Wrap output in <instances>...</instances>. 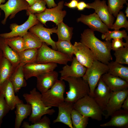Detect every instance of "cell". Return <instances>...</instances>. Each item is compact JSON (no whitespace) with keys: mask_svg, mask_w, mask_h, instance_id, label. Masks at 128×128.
<instances>
[{"mask_svg":"<svg viewBox=\"0 0 128 128\" xmlns=\"http://www.w3.org/2000/svg\"><path fill=\"white\" fill-rule=\"evenodd\" d=\"M3 56V55L2 52L1 50L0 49V61Z\"/></svg>","mask_w":128,"mask_h":128,"instance_id":"obj_50","label":"cell"},{"mask_svg":"<svg viewBox=\"0 0 128 128\" xmlns=\"http://www.w3.org/2000/svg\"><path fill=\"white\" fill-rule=\"evenodd\" d=\"M43 24L40 22L31 27L28 31L35 34L43 42L45 43L48 46H51L53 49L57 50L55 42L51 37V34L56 33L57 27L47 28L44 27Z\"/></svg>","mask_w":128,"mask_h":128,"instance_id":"obj_15","label":"cell"},{"mask_svg":"<svg viewBox=\"0 0 128 128\" xmlns=\"http://www.w3.org/2000/svg\"><path fill=\"white\" fill-rule=\"evenodd\" d=\"M77 22H81L88 26L94 31L99 32L102 34L108 31V27L101 20L95 12L89 15L81 14L80 16L77 19Z\"/></svg>","mask_w":128,"mask_h":128,"instance_id":"obj_17","label":"cell"},{"mask_svg":"<svg viewBox=\"0 0 128 128\" xmlns=\"http://www.w3.org/2000/svg\"><path fill=\"white\" fill-rule=\"evenodd\" d=\"M11 110L3 96L0 93V128L1 127L4 117Z\"/></svg>","mask_w":128,"mask_h":128,"instance_id":"obj_41","label":"cell"},{"mask_svg":"<svg viewBox=\"0 0 128 128\" xmlns=\"http://www.w3.org/2000/svg\"><path fill=\"white\" fill-rule=\"evenodd\" d=\"M46 3L44 0H39L28 7L26 10V14L29 16L31 14H40L46 9Z\"/></svg>","mask_w":128,"mask_h":128,"instance_id":"obj_38","label":"cell"},{"mask_svg":"<svg viewBox=\"0 0 128 128\" xmlns=\"http://www.w3.org/2000/svg\"><path fill=\"white\" fill-rule=\"evenodd\" d=\"M89 9H92L98 15L102 21L110 29L113 24L114 17L110 13L105 0H95L91 3H88Z\"/></svg>","mask_w":128,"mask_h":128,"instance_id":"obj_13","label":"cell"},{"mask_svg":"<svg viewBox=\"0 0 128 128\" xmlns=\"http://www.w3.org/2000/svg\"><path fill=\"white\" fill-rule=\"evenodd\" d=\"M72 58L57 50L50 48L45 43L43 42L38 49L36 63H54L66 65Z\"/></svg>","mask_w":128,"mask_h":128,"instance_id":"obj_5","label":"cell"},{"mask_svg":"<svg viewBox=\"0 0 128 128\" xmlns=\"http://www.w3.org/2000/svg\"><path fill=\"white\" fill-rule=\"evenodd\" d=\"M113 92L101 78L94 91L93 97L103 112L105 110Z\"/></svg>","mask_w":128,"mask_h":128,"instance_id":"obj_14","label":"cell"},{"mask_svg":"<svg viewBox=\"0 0 128 128\" xmlns=\"http://www.w3.org/2000/svg\"><path fill=\"white\" fill-rule=\"evenodd\" d=\"M0 49L3 56L8 59L13 65L16 67L20 63L18 54L14 50L5 42L4 38L0 37Z\"/></svg>","mask_w":128,"mask_h":128,"instance_id":"obj_26","label":"cell"},{"mask_svg":"<svg viewBox=\"0 0 128 128\" xmlns=\"http://www.w3.org/2000/svg\"><path fill=\"white\" fill-rule=\"evenodd\" d=\"M44 0L46 2L49 9L54 7L57 5L55 2L54 0Z\"/></svg>","mask_w":128,"mask_h":128,"instance_id":"obj_45","label":"cell"},{"mask_svg":"<svg viewBox=\"0 0 128 128\" xmlns=\"http://www.w3.org/2000/svg\"><path fill=\"white\" fill-rule=\"evenodd\" d=\"M74 103L64 101L58 106V113L56 118L53 123H62L70 128H73L71 119V114L74 109Z\"/></svg>","mask_w":128,"mask_h":128,"instance_id":"obj_21","label":"cell"},{"mask_svg":"<svg viewBox=\"0 0 128 128\" xmlns=\"http://www.w3.org/2000/svg\"><path fill=\"white\" fill-rule=\"evenodd\" d=\"M23 96L27 102L30 104L32 108V112L28 119L32 123L40 119L43 115L48 114H53L55 112L51 107L46 106L41 99V93L37 91L34 88L30 91L29 94H23Z\"/></svg>","mask_w":128,"mask_h":128,"instance_id":"obj_2","label":"cell"},{"mask_svg":"<svg viewBox=\"0 0 128 128\" xmlns=\"http://www.w3.org/2000/svg\"><path fill=\"white\" fill-rule=\"evenodd\" d=\"M58 73L54 70L46 72L37 76V87L41 93L50 88L58 80Z\"/></svg>","mask_w":128,"mask_h":128,"instance_id":"obj_18","label":"cell"},{"mask_svg":"<svg viewBox=\"0 0 128 128\" xmlns=\"http://www.w3.org/2000/svg\"><path fill=\"white\" fill-rule=\"evenodd\" d=\"M116 17V20L110 29L119 30L120 28L123 27L128 29V21L123 12L121 11H119Z\"/></svg>","mask_w":128,"mask_h":128,"instance_id":"obj_40","label":"cell"},{"mask_svg":"<svg viewBox=\"0 0 128 128\" xmlns=\"http://www.w3.org/2000/svg\"><path fill=\"white\" fill-rule=\"evenodd\" d=\"M101 78L113 92L128 89V82L119 77L106 73L102 75Z\"/></svg>","mask_w":128,"mask_h":128,"instance_id":"obj_23","label":"cell"},{"mask_svg":"<svg viewBox=\"0 0 128 128\" xmlns=\"http://www.w3.org/2000/svg\"><path fill=\"white\" fill-rule=\"evenodd\" d=\"M72 62L71 65H65L59 72L61 77H82L84 75L87 68L80 63L75 57H73Z\"/></svg>","mask_w":128,"mask_h":128,"instance_id":"obj_20","label":"cell"},{"mask_svg":"<svg viewBox=\"0 0 128 128\" xmlns=\"http://www.w3.org/2000/svg\"><path fill=\"white\" fill-rule=\"evenodd\" d=\"M89 6L88 3H86L84 2L81 1L78 2L77 8L79 11H82L85 8L89 9Z\"/></svg>","mask_w":128,"mask_h":128,"instance_id":"obj_44","label":"cell"},{"mask_svg":"<svg viewBox=\"0 0 128 128\" xmlns=\"http://www.w3.org/2000/svg\"><path fill=\"white\" fill-rule=\"evenodd\" d=\"M71 119L73 128H85L88 124L89 118L74 109L72 112Z\"/></svg>","mask_w":128,"mask_h":128,"instance_id":"obj_32","label":"cell"},{"mask_svg":"<svg viewBox=\"0 0 128 128\" xmlns=\"http://www.w3.org/2000/svg\"><path fill=\"white\" fill-rule=\"evenodd\" d=\"M5 42L18 53L24 50L23 37L18 36L4 38Z\"/></svg>","mask_w":128,"mask_h":128,"instance_id":"obj_34","label":"cell"},{"mask_svg":"<svg viewBox=\"0 0 128 128\" xmlns=\"http://www.w3.org/2000/svg\"><path fill=\"white\" fill-rule=\"evenodd\" d=\"M65 87L64 80L60 78L50 88L41 93V99L45 104L47 106L58 107L64 101Z\"/></svg>","mask_w":128,"mask_h":128,"instance_id":"obj_7","label":"cell"},{"mask_svg":"<svg viewBox=\"0 0 128 128\" xmlns=\"http://www.w3.org/2000/svg\"><path fill=\"white\" fill-rule=\"evenodd\" d=\"M50 123L49 118L45 115L32 124L30 125L28 122L24 121L22 127L24 128H50Z\"/></svg>","mask_w":128,"mask_h":128,"instance_id":"obj_36","label":"cell"},{"mask_svg":"<svg viewBox=\"0 0 128 128\" xmlns=\"http://www.w3.org/2000/svg\"><path fill=\"white\" fill-rule=\"evenodd\" d=\"M40 22L35 14H31L26 21L21 25H19L15 23L11 24L9 27L11 31L8 33L0 34V37L4 38L18 36L23 37L30 28Z\"/></svg>","mask_w":128,"mask_h":128,"instance_id":"obj_9","label":"cell"},{"mask_svg":"<svg viewBox=\"0 0 128 128\" xmlns=\"http://www.w3.org/2000/svg\"><path fill=\"white\" fill-rule=\"evenodd\" d=\"M69 83V90L64 101L74 103L84 97L90 95L89 87L87 82L82 77H60Z\"/></svg>","mask_w":128,"mask_h":128,"instance_id":"obj_3","label":"cell"},{"mask_svg":"<svg viewBox=\"0 0 128 128\" xmlns=\"http://www.w3.org/2000/svg\"><path fill=\"white\" fill-rule=\"evenodd\" d=\"M125 39V43L123 41V38L113 39L111 43L112 50L114 51L121 47L128 46V38Z\"/></svg>","mask_w":128,"mask_h":128,"instance_id":"obj_42","label":"cell"},{"mask_svg":"<svg viewBox=\"0 0 128 128\" xmlns=\"http://www.w3.org/2000/svg\"><path fill=\"white\" fill-rule=\"evenodd\" d=\"M57 67L56 63H34L24 65L23 70L25 78L27 80L32 77H37L43 73L54 70Z\"/></svg>","mask_w":128,"mask_h":128,"instance_id":"obj_11","label":"cell"},{"mask_svg":"<svg viewBox=\"0 0 128 128\" xmlns=\"http://www.w3.org/2000/svg\"><path fill=\"white\" fill-rule=\"evenodd\" d=\"M73 45V55L77 60L86 68L90 67L97 60L91 50L81 42H75Z\"/></svg>","mask_w":128,"mask_h":128,"instance_id":"obj_12","label":"cell"},{"mask_svg":"<svg viewBox=\"0 0 128 128\" xmlns=\"http://www.w3.org/2000/svg\"><path fill=\"white\" fill-rule=\"evenodd\" d=\"M28 3L29 6H31L33 5L37 1L39 0H25Z\"/></svg>","mask_w":128,"mask_h":128,"instance_id":"obj_47","label":"cell"},{"mask_svg":"<svg viewBox=\"0 0 128 128\" xmlns=\"http://www.w3.org/2000/svg\"><path fill=\"white\" fill-rule=\"evenodd\" d=\"M5 0H0V17L1 15V13L0 12V6L2 3H4L5 1Z\"/></svg>","mask_w":128,"mask_h":128,"instance_id":"obj_49","label":"cell"},{"mask_svg":"<svg viewBox=\"0 0 128 128\" xmlns=\"http://www.w3.org/2000/svg\"><path fill=\"white\" fill-rule=\"evenodd\" d=\"M79 0H71L68 3L65 2L64 5L71 9H74L77 8Z\"/></svg>","mask_w":128,"mask_h":128,"instance_id":"obj_43","label":"cell"},{"mask_svg":"<svg viewBox=\"0 0 128 128\" xmlns=\"http://www.w3.org/2000/svg\"><path fill=\"white\" fill-rule=\"evenodd\" d=\"M57 50L72 58L73 55V45L70 41L58 40L55 42Z\"/></svg>","mask_w":128,"mask_h":128,"instance_id":"obj_33","label":"cell"},{"mask_svg":"<svg viewBox=\"0 0 128 128\" xmlns=\"http://www.w3.org/2000/svg\"><path fill=\"white\" fill-rule=\"evenodd\" d=\"M122 108L124 110L128 111V96L123 102L122 106Z\"/></svg>","mask_w":128,"mask_h":128,"instance_id":"obj_46","label":"cell"},{"mask_svg":"<svg viewBox=\"0 0 128 128\" xmlns=\"http://www.w3.org/2000/svg\"><path fill=\"white\" fill-rule=\"evenodd\" d=\"M127 5L126 9L125 11V13L126 14V17H128V3H127L126 4Z\"/></svg>","mask_w":128,"mask_h":128,"instance_id":"obj_48","label":"cell"},{"mask_svg":"<svg viewBox=\"0 0 128 128\" xmlns=\"http://www.w3.org/2000/svg\"><path fill=\"white\" fill-rule=\"evenodd\" d=\"M101 37L105 41H110L112 39H125L128 38L127 34L124 30L120 31L119 30H114L113 31L108 30L105 33L102 34Z\"/></svg>","mask_w":128,"mask_h":128,"instance_id":"obj_37","label":"cell"},{"mask_svg":"<svg viewBox=\"0 0 128 128\" xmlns=\"http://www.w3.org/2000/svg\"><path fill=\"white\" fill-rule=\"evenodd\" d=\"M57 26L56 34L58 39L70 41L73 34V28L69 27L63 21L59 23Z\"/></svg>","mask_w":128,"mask_h":128,"instance_id":"obj_30","label":"cell"},{"mask_svg":"<svg viewBox=\"0 0 128 128\" xmlns=\"http://www.w3.org/2000/svg\"><path fill=\"white\" fill-rule=\"evenodd\" d=\"M15 111L16 115L14 127L19 128L23 120L30 116L32 112L31 105L28 103L24 104L23 103L17 104Z\"/></svg>","mask_w":128,"mask_h":128,"instance_id":"obj_25","label":"cell"},{"mask_svg":"<svg viewBox=\"0 0 128 128\" xmlns=\"http://www.w3.org/2000/svg\"><path fill=\"white\" fill-rule=\"evenodd\" d=\"M74 109L82 115L98 121H101L103 112L90 95L86 96L74 103Z\"/></svg>","mask_w":128,"mask_h":128,"instance_id":"obj_4","label":"cell"},{"mask_svg":"<svg viewBox=\"0 0 128 128\" xmlns=\"http://www.w3.org/2000/svg\"><path fill=\"white\" fill-rule=\"evenodd\" d=\"M128 0H108V7L110 14L116 17Z\"/></svg>","mask_w":128,"mask_h":128,"instance_id":"obj_35","label":"cell"},{"mask_svg":"<svg viewBox=\"0 0 128 128\" xmlns=\"http://www.w3.org/2000/svg\"><path fill=\"white\" fill-rule=\"evenodd\" d=\"M29 5L25 0H8L4 4H1L0 8L5 13V17L1 21V23L5 25L7 19L9 16V19L14 18L16 14L20 11L26 10Z\"/></svg>","mask_w":128,"mask_h":128,"instance_id":"obj_10","label":"cell"},{"mask_svg":"<svg viewBox=\"0 0 128 128\" xmlns=\"http://www.w3.org/2000/svg\"><path fill=\"white\" fill-rule=\"evenodd\" d=\"M107 65L108 68L107 73L128 82V67L124 66L115 61L110 62Z\"/></svg>","mask_w":128,"mask_h":128,"instance_id":"obj_27","label":"cell"},{"mask_svg":"<svg viewBox=\"0 0 128 128\" xmlns=\"http://www.w3.org/2000/svg\"><path fill=\"white\" fill-rule=\"evenodd\" d=\"M38 53V49H28L24 50L18 53L20 63L25 65L36 63Z\"/></svg>","mask_w":128,"mask_h":128,"instance_id":"obj_31","label":"cell"},{"mask_svg":"<svg viewBox=\"0 0 128 128\" xmlns=\"http://www.w3.org/2000/svg\"><path fill=\"white\" fill-rule=\"evenodd\" d=\"M114 55L115 62L121 64H128V46L114 51Z\"/></svg>","mask_w":128,"mask_h":128,"instance_id":"obj_39","label":"cell"},{"mask_svg":"<svg viewBox=\"0 0 128 128\" xmlns=\"http://www.w3.org/2000/svg\"><path fill=\"white\" fill-rule=\"evenodd\" d=\"M111 116V118L109 121L100 124V126L128 128V111L121 109L115 112Z\"/></svg>","mask_w":128,"mask_h":128,"instance_id":"obj_22","label":"cell"},{"mask_svg":"<svg viewBox=\"0 0 128 128\" xmlns=\"http://www.w3.org/2000/svg\"><path fill=\"white\" fill-rule=\"evenodd\" d=\"M107 64L96 60L90 67L87 68L85 73L82 77L88 83L90 90V96L93 97L94 91L98 81L103 74L107 73Z\"/></svg>","mask_w":128,"mask_h":128,"instance_id":"obj_6","label":"cell"},{"mask_svg":"<svg viewBox=\"0 0 128 128\" xmlns=\"http://www.w3.org/2000/svg\"><path fill=\"white\" fill-rule=\"evenodd\" d=\"M24 65L20 63L16 67L9 79L13 85L15 93H17L21 88L25 87L27 85L23 70Z\"/></svg>","mask_w":128,"mask_h":128,"instance_id":"obj_24","label":"cell"},{"mask_svg":"<svg viewBox=\"0 0 128 128\" xmlns=\"http://www.w3.org/2000/svg\"><path fill=\"white\" fill-rule=\"evenodd\" d=\"M128 96V89L113 92L106 106L105 114V119L111 116L115 111L121 109L124 100Z\"/></svg>","mask_w":128,"mask_h":128,"instance_id":"obj_16","label":"cell"},{"mask_svg":"<svg viewBox=\"0 0 128 128\" xmlns=\"http://www.w3.org/2000/svg\"><path fill=\"white\" fill-rule=\"evenodd\" d=\"M23 37L24 43V50L32 49H38L41 46L43 43L37 36L29 31Z\"/></svg>","mask_w":128,"mask_h":128,"instance_id":"obj_29","label":"cell"},{"mask_svg":"<svg viewBox=\"0 0 128 128\" xmlns=\"http://www.w3.org/2000/svg\"><path fill=\"white\" fill-rule=\"evenodd\" d=\"M64 4L63 0L60 1L56 7L50 9L46 8L44 12L35 14L38 20L42 24L46 25L47 22L51 21L57 26L63 21L66 15V11L63 10Z\"/></svg>","mask_w":128,"mask_h":128,"instance_id":"obj_8","label":"cell"},{"mask_svg":"<svg viewBox=\"0 0 128 128\" xmlns=\"http://www.w3.org/2000/svg\"><path fill=\"white\" fill-rule=\"evenodd\" d=\"M13 85L9 79L4 82L0 86V93L4 96L11 110L15 108L16 105L23 103L17 96H15Z\"/></svg>","mask_w":128,"mask_h":128,"instance_id":"obj_19","label":"cell"},{"mask_svg":"<svg viewBox=\"0 0 128 128\" xmlns=\"http://www.w3.org/2000/svg\"><path fill=\"white\" fill-rule=\"evenodd\" d=\"M15 68L8 59L3 56L0 61V86L9 79Z\"/></svg>","mask_w":128,"mask_h":128,"instance_id":"obj_28","label":"cell"},{"mask_svg":"<svg viewBox=\"0 0 128 128\" xmlns=\"http://www.w3.org/2000/svg\"><path fill=\"white\" fill-rule=\"evenodd\" d=\"M80 42L88 48L97 60L106 64L112 60L110 41H102L95 36L90 29L84 30L81 34Z\"/></svg>","mask_w":128,"mask_h":128,"instance_id":"obj_1","label":"cell"}]
</instances>
